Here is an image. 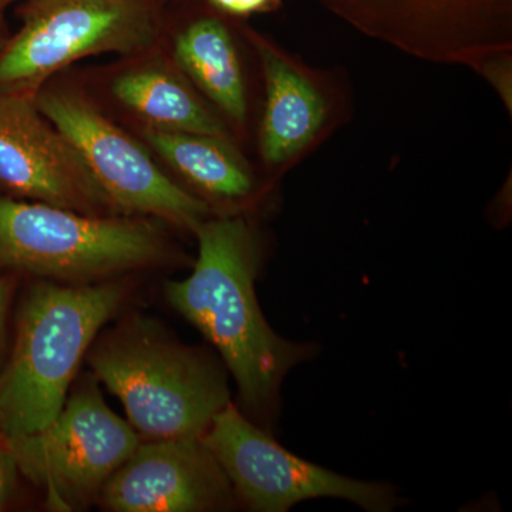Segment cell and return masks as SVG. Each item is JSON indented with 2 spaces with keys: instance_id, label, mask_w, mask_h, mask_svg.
<instances>
[{
  "instance_id": "6da1fadb",
  "label": "cell",
  "mask_w": 512,
  "mask_h": 512,
  "mask_svg": "<svg viewBox=\"0 0 512 512\" xmlns=\"http://www.w3.org/2000/svg\"><path fill=\"white\" fill-rule=\"evenodd\" d=\"M194 235V268L183 281L167 282L165 295L218 350L249 419L269 426L286 373L312 348L281 338L266 322L255 291L264 244L252 222L244 215H212Z\"/></svg>"
},
{
  "instance_id": "7a4b0ae2",
  "label": "cell",
  "mask_w": 512,
  "mask_h": 512,
  "mask_svg": "<svg viewBox=\"0 0 512 512\" xmlns=\"http://www.w3.org/2000/svg\"><path fill=\"white\" fill-rule=\"evenodd\" d=\"M86 357L141 440L202 437L231 403L222 360L144 316L99 333Z\"/></svg>"
},
{
  "instance_id": "3957f363",
  "label": "cell",
  "mask_w": 512,
  "mask_h": 512,
  "mask_svg": "<svg viewBox=\"0 0 512 512\" xmlns=\"http://www.w3.org/2000/svg\"><path fill=\"white\" fill-rule=\"evenodd\" d=\"M130 292L120 278L87 285L40 282L30 289L15 349L0 376V430L9 439L56 419L80 363Z\"/></svg>"
},
{
  "instance_id": "277c9868",
  "label": "cell",
  "mask_w": 512,
  "mask_h": 512,
  "mask_svg": "<svg viewBox=\"0 0 512 512\" xmlns=\"http://www.w3.org/2000/svg\"><path fill=\"white\" fill-rule=\"evenodd\" d=\"M175 259L153 218L92 215L0 197V265L70 282L99 284Z\"/></svg>"
},
{
  "instance_id": "5b68a950",
  "label": "cell",
  "mask_w": 512,
  "mask_h": 512,
  "mask_svg": "<svg viewBox=\"0 0 512 512\" xmlns=\"http://www.w3.org/2000/svg\"><path fill=\"white\" fill-rule=\"evenodd\" d=\"M157 32L147 0H30L18 32L0 49V89L36 94L69 64L143 52Z\"/></svg>"
},
{
  "instance_id": "8992f818",
  "label": "cell",
  "mask_w": 512,
  "mask_h": 512,
  "mask_svg": "<svg viewBox=\"0 0 512 512\" xmlns=\"http://www.w3.org/2000/svg\"><path fill=\"white\" fill-rule=\"evenodd\" d=\"M9 440L19 473L45 491L50 510L60 512L96 503L101 488L141 443L90 376L77 383L45 429Z\"/></svg>"
},
{
  "instance_id": "52a82bcc",
  "label": "cell",
  "mask_w": 512,
  "mask_h": 512,
  "mask_svg": "<svg viewBox=\"0 0 512 512\" xmlns=\"http://www.w3.org/2000/svg\"><path fill=\"white\" fill-rule=\"evenodd\" d=\"M35 101L43 116L79 151L119 214L153 218L191 234L215 215L207 202L168 177L146 148L82 94L40 87Z\"/></svg>"
},
{
  "instance_id": "ba28073f",
  "label": "cell",
  "mask_w": 512,
  "mask_h": 512,
  "mask_svg": "<svg viewBox=\"0 0 512 512\" xmlns=\"http://www.w3.org/2000/svg\"><path fill=\"white\" fill-rule=\"evenodd\" d=\"M201 440L251 511L284 512L312 498H340L370 512L392 511L399 503L390 485L340 476L289 453L232 403Z\"/></svg>"
},
{
  "instance_id": "9c48e42d",
  "label": "cell",
  "mask_w": 512,
  "mask_h": 512,
  "mask_svg": "<svg viewBox=\"0 0 512 512\" xmlns=\"http://www.w3.org/2000/svg\"><path fill=\"white\" fill-rule=\"evenodd\" d=\"M261 70L264 103L256 147L272 184L312 156L349 119L348 83L333 70L303 62L285 47L245 29Z\"/></svg>"
},
{
  "instance_id": "30bf717a",
  "label": "cell",
  "mask_w": 512,
  "mask_h": 512,
  "mask_svg": "<svg viewBox=\"0 0 512 512\" xmlns=\"http://www.w3.org/2000/svg\"><path fill=\"white\" fill-rule=\"evenodd\" d=\"M0 190L83 214H119L79 151L36 106L35 94L6 89H0Z\"/></svg>"
},
{
  "instance_id": "8fae6325",
  "label": "cell",
  "mask_w": 512,
  "mask_h": 512,
  "mask_svg": "<svg viewBox=\"0 0 512 512\" xmlns=\"http://www.w3.org/2000/svg\"><path fill=\"white\" fill-rule=\"evenodd\" d=\"M237 501L210 448L192 437L141 440L96 504L113 512H211L231 510Z\"/></svg>"
},
{
  "instance_id": "7c38bea8",
  "label": "cell",
  "mask_w": 512,
  "mask_h": 512,
  "mask_svg": "<svg viewBox=\"0 0 512 512\" xmlns=\"http://www.w3.org/2000/svg\"><path fill=\"white\" fill-rule=\"evenodd\" d=\"M144 140L215 215H244L275 184L258 175L231 138L144 128Z\"/></svg>"
},
{
  "instance_id": "4fadbf2b",
  "label": "cell",
  "mask_w": 512,
  "mask_h": 512,
  "mask_svg": "<svg viewBox=\"0 0 512 512\" xmlns=\"http://www.w3.org/2000/svg\"><path fill=\"white\" fill-rule=\"evenodd\" d=\"M174 64L220 114L232 136L248 131L249 92L234 33L218 16L192 20L175 36Z\"/></svg>"
},
{
  "instance_id": "5bb4252c",
  "label": "cell",
  "mask_w": 512,
  "mask_h": 512,
  "mask_svg": "<svg viewBox=\"0 0 512 512\" xmlns=\"http://www.w3.org/2000/svg\"><path fill=\"white\" fill-rule=\"evenodd\" d=\"M111 92L146 128L231 138V130L177 66H147L120 74ZM237 141V140H235Z\"/></svg>"
},
{
  "instance_id": "9a60e30c",
  "label": "cell",
  "mask_w": 512,
  "mask_h": 512,
  "mask_svg": "<svg viewBox=\"0 0 512 512\" xmlns=\"http://www.w3.org/2000/svg\"><path fill=\"white\" fill-rule=\"evenodd\" d=\"M467 67L483 77L512 117V50L488 53Z\"/></svg>"
},
{
  "instance_id": "2e32d148",
  "label": "cell",
  "mask_w": 512,
  "mask_h": 512,
  "mask_svg": "<svg viewBox=\"0 0 512 512\" xmlns=\"http://www.w3.org/2000/svg\"><path fill=\"white\" fill-rule=\"evenodd\" d=\"M19 468L9 437L0 430V510L12 497L18 480Z\"/></svg>"
},
{
  "instance_id": "e0dca14e",
  "label": "cell",
  "mask_w": 512,
  "mask_h": 512,
  "mask_svg": "<svg viewBox=\"0 0 512 512\" xmlns=\"http://www.w3.org/2000/svg\"><path fill=\"white\" fill-rule=\"evenodd\" d=\"M212 8L235 18L268 13L281 6V0H208Z\"/></svg>"
},
{
  "instance_id": "ac0fdd59",
  "label": "cell",
  "mask_w": 512,
  "mask_h": 512,
  "mask_svg": "<svg viewBox=\"0 0 512 512\" xmlns=\"http://www.w3.org/2000/svg\"><path fill=\"white\" fill-rule=\"evenodd\" d=\"M12 284L8 279L0 278V338H2L3 325H5L6 311H8Z\"/></svg>"
},
{
  "instance_id": "d6986e66",
  "label": "cell",
  "mask_w": 512,
  "mask_h": 512,
  "mask_svg": "<svg viewBox=\"0 0 512 512\" xmlns=\"http://www.w3.org/2000/svg\"><path fill=\"white\" fill-rule=\"evenodd\" d=\"M19 2H30V0H0V15H2L3 10L8 9L10 5Z\"/></svg>"
},
{
  "instance_id": "ffe728a7",
  "label": "cell",
  "mask_w": 512,
  "mask_h": 512,
  "mask_svg": "<svg viewBox=\"0 0 512 512\" xmlns=\"http://www.w3.org/2000/svg\"><path fill=\"white\" fill-rule=\"evenodd\" d=\"M3 45H0V49H2Z\"/></svg>"
}]
</instances>
